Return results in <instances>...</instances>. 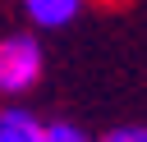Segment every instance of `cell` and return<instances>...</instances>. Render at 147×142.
Listing matches in <instances>:
<instances>
[{
    "label": "cell",
    "instance_id": "obj_4",
    "mask_svg": "<svg viewBox=\"0 0 147 142\" xmlns=\"http://www.w3.org/2000/svg\"><path fill=\"white\" fill-rule=\"evenodd\" d=\"M46 142H87V133H83L78 124L55 119V124H46Z\"/></svg>",
    "mask_w": 147,
    "mask_h": 142
},
{
    "label": "cell",
    "instance_id": "obj_1",
    "mask_svg": "<svg viewBox=\"0 0 147 142\" xmlns=\"http://www.w3.org/2000/svg\"><path fill=\"white\" fill-rule=\"evenodd\" d=\"M41 46L37 37H5L0 41V92L5 96H18L28 92L37 78H41Z\"/></svg>",
    "mask_w": 147,
    "mask_h": 142
},
{
    "label": "cell",
    "instance_id": "obj_5",
    "mask_svg": "<svg viewBox=\"0 0 147 142\" xmlns=\"http://www.w3.org/2000/svg\"><path fill=\"white\" fill-rule=\"evenodd\" d=\"M101 142H147V124H124V128L106 133Z\"/></svg>",
    "mask_w": 147,
    "mask_h": 142
},
{
    "label": "cell",
    "instance_id": "obj_2",
    "mask_svg": "<svg viewBox=\"0 0 147 142\" xmlns=\"http://www.w3.org/2000/svg\"><path fill=\"white\" fill-rule=\"evenodd\" d=\"M0 142H46V124L28 110H0Z\"/></svg>",
    "mask_w": 147,
    "mask_h": 142
},
{
    "label": "cell",
    "instance_id": "obj_3",
    "mask_svg": "<svg viewBox=\"0 0 147 142\" xmlns=\"http://www.w3.org/2000/svg\"><path fill=\"white\" fill-rule=\"evenodd\" d=\"M23 9H28V18L37 27H64L83 9V0H23Z\"/></svg>",
    "mask_w": 147,
    "mask_h": 142
}]
</instances>
